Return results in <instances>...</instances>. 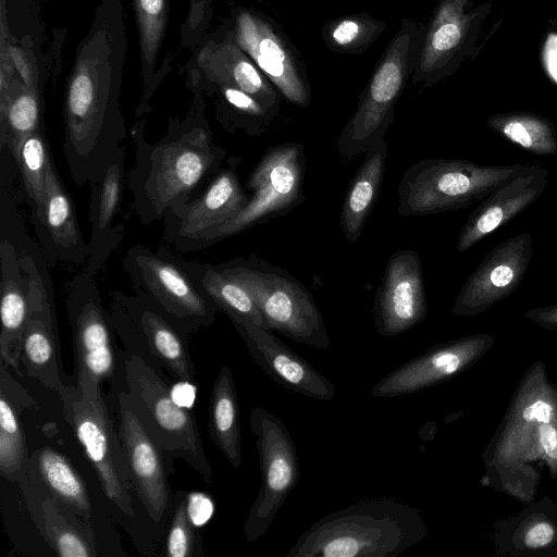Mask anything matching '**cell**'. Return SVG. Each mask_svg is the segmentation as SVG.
Segmentation results:
<instances>
[{
	"mask_svg": "<svg viewBox=\"0 0 557 557\" xmlns=\"http://www.w3.org/2000/svg\"><path fill=\"white\" fill-rule=\"evenodd\" d=\"M131 135L135 163L126 180L133 210L143 224L163 220L169 210L197 197L226 157L200 107L183 121H171L157 143L145 138L144 121L134 125Z\"/></svg>",
	"mask_w": 557,
	"mask_h": 557,
	"instance_id": "6da1fadb",
	"label": "cell"
},
{
	"mask_svg": "<svg viewBox=\"0 0 557 557\" xmlns=\"http://www.w3.org/2000/svg\"><path fill=\"white\" fill-rule=\"evenodd\" d=\"M65 421L94 468L113 521L144 556H156L161 539L133 487L121 441L101 387L75 384L59 396Z\"/></svg>",
	"mask_w": 557,
	"mask_h": 557,
	"instance_id": "7a4b0ae2",
	"label": "cell"
},
{
	"mask_svg": "<svg viewBox=\"0 0 557 557\" xmlns=\"http://www.w3.org/2000/svg\"><path fill=\"white\" fill-rule=\"evenodd\" d=\"M428 534L413 506L371 498L331 512L306 530L286 557H396Z\"/></svg>",
	"mask_w": 557,
	"mask_h": 557,
	"instance_id": "3957f363",
	"label": "cell"
},
{
	"mask_svg": "<svg viewBox=\"0 0 557 557\" xmlns=\"http://www.w3.org/2000/svg\"><path fill=\"white\" fill-rule=\"evenodd\" d=\"M96 65L89 55L77 62L64 106L63 154L79 187L103 176L127 134L119 103V79L99 74Z\"/></svg>",
	"mask_w": 557,
	"mask_h": 557,
	"instance_id": "277c9868",
	"label": "cell"
},
{
	"mask_svg": "<svg viewBox=\"0 0 557 557\" xmlns=\"http://www.w3.org/2000/svg\"><path fill=\"white\" fill-rule=\"evenodd\" d=\"M423 25L404 17L377 60L358 106L337 139L339 156L351 161L384 138L395 120V106L414 70Z\"/></svg>",
	"mask_w": 557,
	"mask_h": 557,
	"instance_id": "5b68a950",
	"label": "cell"
},
{
	"mask_svg": "<svg viewBox=\"0 0 557 557\" xmlns=\"http://www.w3.org/2000/svg\"><path fill=\"white\" fill-rule=\"evenodd\" d=\"M528 166L521 163L482 165L451 159L420 160L412 163L399 181L397 213L422 216L469 208Z\"/></svg>",
	"mask_w": 557,
	"mask_h": 557,
	"instance_id": "8992f818",
	"label": "cell"
},
{
	"mask_svg": "<svg viewBox=\"0 0 557 557\" xmlns=\"http://www.w3.org/2000/svg\"><path fill=\"white\" fill-rule=\"evenodd\" d=\"M125 389L134 411L162 451L170 473L183 459L206 484L213 479L201 434L191 409L172 398L170 385L140 357L125 354Z\"/></svg>",
	"mask_w": 557,
	"mask_h": 557,
	"instance_id": "52a82bcc",
	"label": "cell"
},
{
	"mask_svg": "<svg viewBox=\"0 0 557 557\" xmlns=\"http://www.w3.org/2000/svg\"><path fill=\"white\" fill-rule=\"evenodd\" d=\"M218 265L248 290L269 330L317 349L329 348L330 336L311 293L286 270L257 257H235Z\"/></svg>",
	"mask_w": 557,
	"mask_h": 557,
	"instance_id": "ba28073f",
	"label": "cell"
},
{
	"mask_svg": "<svg viewBox=\"0 0 557 557\" xmlns=\"http://www.w3.org/2000/svg\"><path fill=\"white\" fill-rule=\"evenodd\" d=\"M306 157L302 145L285 143L270 147L248 176L251 197L244 210L223 225L174 247L186 252L208 248L230 236L286 214L304 199Z\"/></svg>",
	"mask_w": 557,
	"mask_h": 557,
	"instance_id": "9c48e42d",
	"label": "cell"
},
{
	"mask_svg": "<svg viewBox=\"0 0 557 557\" xmlns=\"http://www.w3.org/2000/svg\"><path fill=\"white\" fill-rule=\"evenodd\" d=\"M122 268L135 293L147 298L176 327L189 335L215 321V304L196 285L178 259L163 247L135 244Z\"/></svg>",
	"mask_w": 557,
	"mask_h": 557,
	"instance_id": "30bf717a",
	"label": "cell"
},
{
	"mask_svg": "<svg viewBox=\"0 0 557 557\" xmlns=\"http://www.w3.org/2000/svg\"><path fill=\"white\" fill-rule=\"evenodd\" d=\"M109 313L124 352L140 357L168 383L197 384L188 335L147 298L120 290L111 294Z\"/></svg>",
	"mask_w": 557,
	"mask_h": 557,
	"instance_id": "8fae6325",
	"label": "cell"
},
{
	"mask_svg": "<svg viewBox=\"0 0 557 557\" xmlns=\"http://www.w3.org/2000/svg\"><path fill=\"white\" fill-rule=\"evenodd\" d=\"M65 309L73 341L75 385L114 384L120 374L124 375L123 351L117 347L95 275L84 270L72 277L66 285Z\"/></svg>",
	"mask_w": 557,
	"mask_h": 557,
	"instance_id": "7c38bea8",
	"label": "cell"
},
{
	"mask_svg": "<svg viewBox=\"0 0 557 557\" xmlns=\"http://www.w3.org/2000/svg\"><path fill=\"white\" fill-rule=\"evenodd\" d=\"M249 425L259 456L261 485L244 523V536L256 542L269 530L277 511L296 486L300 466L285 423L274 413L255 407Z\"/></svg>",
	"mask_w": 557,
	"mask_h": 557,
	"instance_id": "4fadbf2b",
	"label": "cell"
},
{
	"mask_svg": "<svg viewBox=\"0 0 557 557\" xmlns=\"http://www.w3.org/2000/svg\"><path fill=\"white\" fill-rule=\"evenodd\" d=\"M470 0H440L428 23L411 76L412 85L433 86L453 75L476 44L491 13L490 2L469 8Z\"/></svg>",
	"mask_w": 557,
	"mask_h": 557,
	"instance_id": "5bb4252c",
	"label": "cell"
},
{
	"mask_svg": "<svg viewBox=\"0 0 557 557\" xmlns=\"http://www.w3.org/2000/svg\"><path fill=\"white\" fill-rule=\"evenodd\" d=\"M239 47L288 102L307 108L311 87L304 60L282 27L264 13L239 9L232 27Z\"/></svg>",
	"mask_w": 557,
	"mask_h": 557,
	"instance_id": "9a60e30c",
	"label": "cell"
},
{
	"mask_svg": "<svg viewBox=\"0 0 557 557\" xmlns=\"http://www.w3.org/2000/svg\"><path fill=\"white\" fill-rule=\"evenodd\" d=\"M116 430L135 493L161 541L174 508L165 458L144 428L125 388L116 395Z\"/></svg>",
	"mask_w": 557,
	"mask_h": 557,
	"instance_id": "2e32d148",
	"label": "cell"
},
{
	"mask_svg": "<svg viewBox=\"0 0 557 557\" xmlns=\"http://www.w3.org/2000/svg\"><path fill=\"white\" fill-rule=\"evenodd\" d=\"M240 157L226 165L194 199L169 210L163 218L162 239L175 247L184 240L214 230L237 216L249 201L237 173Z\"/></svg>",
	"mask_w": 557,
	"mask_h": 557,
	"instance_id": "e0dca14e",
	"label": "cell"
},
{
	"mask_svg": "<svg viewBox=\"0 0 557 557\" xmlns=\"http://www.w3.org/2000/svg\"><path fill=\"white\" fill-rule=\"evenodd\" d=\"M533 255L528 233L494 247L469 275L453 307L456 315H471L511 295L521 284Z\"/></svg>",
	"mask_w": 557,
	"mask_h": 557,
	"instance_id": "ac0fdd59",
	"label": "cell"
},
{
	"mask_svg": "<svg viewBox=\"0 0 557 557\" xmlns=\"http://www.w3.org/2000/svg\"><path fill=\"white\" fill-rule=\"evenodd\" d=\"M428 305L421 259L413 249L394 252L374 301V325L383 336H396L419 324Z\"/></svg>",
	"mask_w": 557,
	"mask_h": 557,
	"instance_id": "d6986e66",
	"label": "cell"
},
{
	"mask_svg": "<svg viewBox=\"0 0 557 557\" xmlns=\"http://www.w3.org/2000/svg\"><path fill=\"white\" fill-rule=\"evenodd\" d=\"M25 507L44 541L61 557H96L101 552L95 531L57 499L28 465L18 484Z\"/></svg>",
	"mask_w": 557,
	"mask_h": 557,
	"instance_id": "ffe728a7",
	"label": "cell"
},
{
	"mask_svg": "<svg viewBox=\"0 0 557 557\" xmlns=\"http://www.w3.org/2000/svg\"><path fill=\"white\" fill-rule=\"evenodd\" d=\"M255 362L275 383L317 400H332L334 384L278 338L249 320L230 319Z\"/></svg>",
	"mask_w": 557,
	"mask_h": 557,
	"instance_id": "44dd1931",
	"label": "cell"
},
{
	"mask_svg": "<svg viewBox=\"0 0 557 557\" xmlns=\"http://www.w3.org/2000/svg\"><path fill=\"white\" fill-rule=\"evenodd\" d=\"M32 221L47 263L82 265L89 257L72 198L67 194L54 163L47 171L46 195L40 208L32 211Z\"/></svg>",
	"mask_w": 557,
	"mask_h": 557,
	"instance_id": "7402d4cb",
	"label": "cell"
},
{
	"mask_svg": "<svg viewBox=\"0 0 557 557\" xmlns=\"http://www.w3.org/2000/svg\"><path fill=\"white\" fill-rule=\"evenodd\" d=\"M548 184V170L529 166L483 199L470 214L458 237L457 250L467 251L530 207Z\"/></svg>",
	"mask_w": 557,
	"mask_h": 557,
	"instance_id": "603a6c76",
	"label": "cell"
},
{
	"mask_svg": "<svg viewBox=\"0 0 557 557\" xmlns=\"http://www.w3.org/2000/svg\"><path fill=\"white\" fill-rule=\"evenodd\" d=\"M125 151L117 152L103 176L91 183L89 202V257L85 271L97 275L124 236V225L115 223L124 184Z\"/></svg>",
	"mask_w": 557,
	"mask_h": 557,
	"instance_id": "cb8c5ba5",
	"label": "cell"
},
{
	"mask_svg": "<svg viewBox=\"0 0 557 557\" xmlns=\"http://www.w3.org/2000/svg\"><path fill=\"white\" fill-rule=\"evenodd\" d=\"M1 334L0 357L20 374L23 333L29 318V286L14 245L5 237L0 242Z\"/></svg>",
	"mask_w": 557,
	"mask_h": 557,
	"instance_id": "d4e9b609",
	"label": "cell"
},
{
	"mask_svg": "<svg viewBox=\"0 0 557 557\" xmlns=\"http://www.w3.org/2000/svg\"><path fill=\"white\" fill-rule=\"evenodd\" d=\"M35 399L0 366V474L21 484L27 476L30 454L27 450L21 413L36 407Z\"/></svg>",
	"mask_w": 557,
	"mask_h": 557,
	"instance_id": "484cf974",
	"label": "cell"
},
{
	"mask_svg": "<svg viewBox=\"0 0 557 557\" xmlns=\"http://www.w3.org/2000/svg\"><path fill=\"white\" fill-rule=\"evenodd\" d=\"M20 361L27 376L59 396L75 384L62 368L55 312L30 309L23 333Z\"/></svg>",
	"mask_w": 557,
	"mask_h": 557,
	"instance_id": "4316f807",
	"label": "cell"
},
{
	"mask_svg": "<svg viewBox=\"0 0 557 557\" xmlns=\"http://www.w3.org/2000/svg\"><path fill=\"white\" fill-rule=\"evenodd\" d=\"M467 345L432 347L382 377L371 389L373 397L393 398L418 393L458 372Z\"/></svg>",
	"mask_w": 557,
	"mask_h": 557,
	"instance_id": "83f0119b",
	"label": "cell"
},
{
	"mask_svg": "<svg viewBox=\"0 0 557 557\" xmlns=\"http://www.w3.org/2000/svg\"><path fill=\"white\" fill-rule=\"evenodd\" d=\"M29 466L47 490L90 527L99 541L97 509L92 496L72 462L53 447L41 446L30 454Z\"/></svg>",
	"mask_w": 557,
	"mask_h": 557,
	"instance_id": "f1b7e54d",
	"label": "cell"
},
{
	"mask_svg": "<svg viewBox=\"0 0 557 557\" xmlns=\"http://www.w3.org/2000/svg\"><path fill=\"white\" fill-rule=\"evenodd\" d=\"M387 151L385 138L372 145L349 184L341 213V227L349 243L359 239L373 210L381 189Z\"/></svg>",
	"mask_w": 557,
	"mask_h": 557,
	"instance_id": "f546056e",
	"label": "cell"
},
{
	"mask_svg": "<svg viewBox=\"0 0 557 557\" xmlns=\"http://www.w3.org/2000/svg\"><path fill=\"white\" fill-rule=\"evenodd\" d=\"M212 71L215 84L239 88L280 113L282 95L239 47L232 29L213 50Z\"/></svg>",
	"mask_w": 557,
	"mask_h": 557,
	"instance_id": "4dcf8cb0",
	"label": "cell"
},
{
	"mask_svg": "<svg viewBox=\"0 0 557 557\" xmlns=\"http://www.w3.org/2000/svg\"><path fill=\"white\" fill-rule=\"evenodd\" d=\"M208 413L210 438L230 465L237 469L242 463L239 407L232 370L226 364L214 380Z\"/></svg>",
	"mask_w": 557,
	"mask_h": 557,
	"instance_id": "1f68e13d",
	"label": "cell"
},
{
	"mask_svg": "<svg viewBox=\"0 0 557 557\" xmlns=\"http://www.w3.org/2000/svg\"><path fill=\"white\" fill-rule=\"evenodd\" d=\"M183 265L199 289L230 319L239 318L269 330L248 290L218 264L183 260Z\"/></svg>",
	"mask_w": 557,
	"mask_h": 557,
	"instance_id": "d6a6232c",
	"label": "cell"
},
{
	"mask_svg": "<svg viewBox=\"0 0 557 557\" xmlns=\"http://www.w3.org/2000/svg\"><path fill=\"white\" fill-rule=\"evenodd\" d=\"M487 126L520 148L537 154H557V131L546 117L528 111L496 113Z\"/></svg>",
	"mask_w": 557,
	"mask_h": 557,
	"instance_id": "836d02e7",
	"label": "cell"
},
{
	"mask_svg": "<svg viewBox=\"0 0 557 557\" xmlns=\"http://www.w3.org/2000/svg\"><path fill=\"white\" fill-rule=\"evenodd\" d=\"M219 91L218 120L230 133L243 132L251 137L264 134L278 113L255 97L231 85L216 84Z\"/></svg>",
	"mask_w": 557,
	"mask_h": 557,
	"instance_id": "e575fe53",
	"label": "cell"
},
{
	"mask_svg": "<svg viewBox=\"0 0 557 557\" xmlns=\"http://www.w3.org/2000/svg\"><path fill=\"white\" fill-rule=\"evenodd\" d=\"M386 23L367 12L342 15L321 28L325 47L335 53L361 54L385 32Z\"/></svg>",
	"mask_w": 557,
	"mask_h": 557,
	"instance_id": "d590c367",
	"label": "cell"
},
{
	"mask_svg": "<svg viewBox=\"0 0 557 557\" xmlns=\"http://www.w3.org/2000/svg\"><path fill=\"white\" fill-rule=\"evenodd\" d=\"M32 211L41 207L46 195L47 171L51 157L40 127L28 135L13 157Z\"/></svg>",
	"mask_w": 557,
	"mask_h": 557,
	"instance_id": "8d00e7d4",
	"label": "cell"
},
{
	"mask_svg": "<svg viewBox=\"0 0 557 557\" xmlns=\"http://www.w3.org/2000/svg\"><path fill=\"white\" fill-rule=\"evenodd\" d=\"M158 556L203 557L205 546L198 527L187 511L186 492L174 491V508L166 524Z\"/></svg>",
	"mask_w": 557,
	"mask_h": 557,
	"instance_id": "74e56055",
	"label": "cell"
},
{
	"mask_svg": "<svg viewBox=\"0 0 557 557\" xmlns=\"http://www.w3.org/2000/svg\"><path fill=\"white\" fill-rule=\"evenodd\" d=\"M39 127V104L35 92L16 94L1 111V150L7 149L14 157L22 141Z\"/></svg>",
	"mask_w": 557,
	"mask_h": 557,
	"instance_id": "f35d334b",
	"label": "cell"
},
{
	"mask_svg": "<svg viewBox=\"0 0 557 557\" xmlns=\"http://www.w3.org/2000/svg\"><path fill=\"white\" fill-rule=\"evenodd\" d=\"M144 69L151 71L166 23L165 0H135Z\"/></svg>",
	"mask_w": 557,
	"mask_h": 557,
	"instance_id": "ab89813d",
	"label": "cell"
},
{
	"mask_svg": "<svg viewBox=\"0 0 557 557\" xmlns=\"http://www.w3.org/2000/svg\"><path fill=\"white\" fill-rule=\"evenodd\" d=\"M187 511L191 521L203 525L213 513L212 498L205 493H186Z\"/></svg>",
	"mask_w": 557,
	"mask_h": 557,
	"instance_id": "60d3db41",
	"label": "cell"
},
{
	"mask_svg": "<svg viewBox=\"0 0 557 557\" xmlns=\"http://www.w3.org/2000/svg\"><path fill=\"white\" fill-rule=\"evenodd\" d=\"M554 537V530L550 524L546 522L536 523L525 534V544L529 547L536 548L543 547L552 542Z\"/></svg>",
	"mask_w": 557,
	"mask_h": 557,
	"instance_id": "b9f144b4",
	"label": "cell"
},
{
	"mask_svg": "<svg viewBox=\"0 0 557 557\" xmlns=\"http://www.w3.org/2000/svg\"><path fill=\"white\" fill-rule=\"evenodd\" d=\"M170 391L175 403L191 409L196 395L195 384L189 382H175L174 385L170 387Z\"/></svg>",
	"mask_w": 557,
	"mask_h": 557,
	"instance_id": "7bdbcfd3",
	"label": "cell"
},
{
	"mask_svg": "<svg viewBox=\"0 0 557 557\" xmlns=\"http://www.w3.org/2000/svg\"><path fill=\"white\" fill-rule=\"evenodd\" d=\"M539 432L540 442L545 454L549 458L557 460V430L550 424L543 423L539 428Z\"/></svg>",
	"mask_w": 557,
	"mask_h": 557,
	"instance_id": "ee69618b",
	"label": "cell"
},
{
	"mask_svg": "<svg viewBox=\"0 0 557 557\" xmlns=\"http://www.w3.org/2000/svg\"><path fill=\"white\" fill-rule=\"evenodd\" d=\"M552 416V407L549 404L539 400L528 406L523 411V418L528 421H539L548 423Z\"/></svg>",
	"mask_w": 557,
	"mask_h": 557,
	"instance_id": "f6af8a7d",
	"label": "cell"
},
{
	"mask_svg": "<svg viewBox=\"0 0 557 557\" xmlns=\"http://www.w3.org/2000/svg\"><path fill=\"white\" fill-rule=\"evenodd\" d=\"M528 315L545 324L557 326V305L530 311Z\"/></svg>",
	"mask_w": 557,
	"mask_h": 557,
	"instance_id": "bcb514c9",
	"label": "cell"
}]
</instances>
